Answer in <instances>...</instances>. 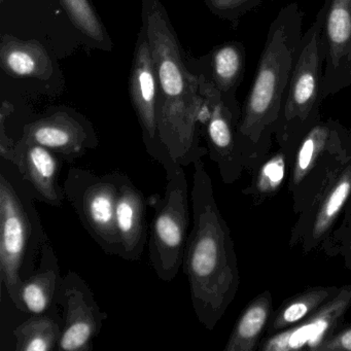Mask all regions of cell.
<instances>
[{"instance_id": "1", "label": "cell", "mask_w": 351, "mask_h": 351, "mask_svg": "<svg viewBox=\"0 0 351 351\" xmlns=\"http://www.w3.org/2000/svg\"><path fill=\"white\" fill-rule=\"evenodd\" d=\"M143 10L159 85V138L174 161L184 167L208 154L200 145L199 124H206L210 116L211 84H207L203 95L200 82L184 65L178 38L159 0H143Z\"/></svg>"}, {"instance_id": "2", "label": "cell", "mask_w": 351, "mask_h": 351, "mask_svg": "<svg viewBox=\"0 0 351 351\" xmlns=\"http://www.w3.org/2000/svg\"><path fill=\"white\" fill-rule=\"evenodd\" d=\"M193 165V227L182 269L197 319L213 330L237 295L239 268L231 231L217 206L210 176L202 159Z\"/></svg>"}, {"instance_id": "3", "label": "cell", "mask_w": 351, "mask_h": 351, "mask_svg": "<svg viewBox=\"0 0 351 351\" xmlns=\"http://www.w3.org/2000/svg\"><path fill=\"white\" fill-rule=\"evenodd\" d=\"M303 20L299 5L291 3L279 11L269 26L237 127L238 145L248 172L271 153L277 121L303 36Z\"/></svg>"}, {"instance_id": "4", "label": "cell", "mask_w": 351, "mask_h": 351, "mask_svg": "<svg viewBox=\"0 0 351 351\" xmlns=\"http://www.w3.org/2000/svg\"><path fill=\"white\" fill-rule=\"evenodd\" d=\"M34 200L19 169L0 158V280L20 311L22 283L36 270V260L49 241Z\"/></svg>"}, {"instance_id": "5", "label": "cell", "mask_w": 351, "mask_h": 351, "mask_svg": "<svg viewBox=\"0 0 351 351\" xmlns=\"http://www.w3.org/2000/svg\"><path fill=\"white\" fill-rule=\"evenodd\" d=\"M326 13V5L324 3L313 23L302 36L275 129V139L287 155L289 166L301 139L322 120L320 106L324 101L322 86L324 67L322 28Z\"/></svg>"}, {"instance_id": "6", "label": "cell", "mask_w": 351, "mask_h": 351, "mask_svg": "<svg viewBox=\"0 0 351 351\" xmlns=\"http://www.w3.org/2000/svg\"><path fill=\"white\" fill-rule=\"evenodd\" d=\"M351 158V131L334 119L320 120L301 139L289 166L293 211L312 204L332 176Z\"/></svg>"}, {"instance_id": "7", "label": "cell", "mask_w": 351, "mask_h": 351, "mask_svg": "<svg viewBox=\"0 0 351 351\" xmlns=\"http://www.w3.org/2000/svg\"><path fill=\"white\" fill-rule=\"evenodd\" d=\"M163 196L149 199L153 207L149 258L162 281L173 280L184 264L190 223L191 193L184 166L173 163L166 168Z\"/></svg>"}, {"instance_id": "8", "label": "cell", "mask_w": 351, "mask_h": 351, "mask_svg": "<svg viewBox=\"0 0 351 351\" xmlns=\"http://www.w3.org/2000/svg\"><path fill=\"white\" fill-rule=\"evenodd\" d=\"M121 171L104 176L71 167L63 182L65 199L79 217L90 237L104 254L120 256L116 227V206L120 192Z\"/></svg>"}, {"instance_id": "9", "label": "cell", "mask_w": 351, "mask_h": 351, "mask_svg": "<svg viewBox=\"0 0 351 351\" xmlns=\"http://www.w3.org/2000/svg\"><path fill=\"white\" fill-rule=\"evenodd\" d=\"M56 303L62 307L63 322L58 350H93L94 339L108 315L98 305L85 279L69 270L61 281Z\"/></svg>"}, {"instance_id": "10", "label": "cell", "mask_w": 351, "mask_h": 351, "mask_svg": "<svg viewBox=\"0 0 351 351\" xmlns=\"http://www.w3.org/2000/svg\"><path fill=\"white\" fill-rule=\"evenodd\" d=\"M351 197V158L332 176L326 188L291 228L289 246L299 247L303 254L320 250L342 219Z\"/></svg>"}, {"instance_id": "11", "label": "cell", "mask_w": 351, "mask_h": 351, "mask_svg": "<svg viewBox=\"0 0 351 351\" xmlns=\"http://www.w3.org/2000/svg\"><path fill=\"white\" fill-rule=\"evenodd\" d=\"M130 94L133 106L138 117L139 124L143 129L145 149L149 155L165 169L176 161L160 141L158 133L159 85L153 53L145 30L139 36L135 49L131 71Z\"/></svg>"}, {"instance_id": "12", "label": "cell", "mask_w": 351, "mask_h": 351, "mask_svg": "<svg viewBox=\"0 0 351 351\" xmlns=\"http://www.w3.org/2000/svg\"><path fill=\"white\" fill-rule=\"evenodd\" d=\"M324 67L322 97L351 87V0H324Z\"/></svg>"}, {"instance_id": "13", "label": "cell", "mask_w": 351, "mask_h": 351, "mask_svg": "<svg viewBox=\"0 0 351 351\" xmlns=\"http://www.w3.org/2000/svg\"><path fill=\"white\" fill-rule=\"evenodd\" d=\"M19 143H38L54 152L64 163L73 164L99 145L91 124L82 117L59 110L24 127Z\"/></svg>"}, {"instance_id": "14", "label": "cell", "mask_w": 351, "mask_h": 351, "mask_svg": "<svg viewBox=\"0 0 351 351\" xmlns=\"http://www.w3.org/2000/svg\"><path fill=\"white\" fill-rule=\"evenodd\" d=\"M351 307V285L340 287L324 306L299 324L262 339L261 351H315L316 347L342 326Z\"/></svg>"}, {"instance_id": "15", "label": "cell", "mask_w": 351, "mask_h": 351, "mask_svg": "<svg viewBox=\"0 0 351 351\" xmlns=\"http://www.w3.org/2000/svg\"><path fill=\"white\" fill-rule=\"evenodd\" d=\"M213 84V83H211ZM240 117L225 106L215 86L210 90V116L206 124L207 151L217 164L221 180L232 184L245 171L244 158L237 139Z\"/></svg>"}, {"instance_id": "16", "label": "cell", "mask_w": 351, "mask_h": 351, "mask_svg": "<svg viewBox=\"0 0 351 351\" xmlns=\"http://www.w3.org/2000/svg\"><path fill=\"white\" fill-rule=\"evenodd\" d=\"M64 162L54 152L38 143H16L14 165L32 189L36 200L53 207L62 206L64 189L59 182Z\"/></svg>"}, {"instance_id": "17", "label": "cell", "mask_w": 351, "mask_h": 351, "mask_svg": "<svg viewBox=\"0 0 351 351\" xmlns=\"http://www.w3.org/2000/svg\"><path fill=\"white\" fill-rule=\"evenodd\" d=\"M145 205L143 192L121 172L116 227L120 239V258L128 262L141 260L147 245Z\"/></svg>"}, {"instance_id": "18", "label": "cell", "mask_w": 351, "mask_h": 351, "mask_svg": "<svg viewBox=\"0 0 351 351\" xmlns=\"http://www.w3.org/2000/svg\"><path fill=\"white\" fill-rule=\"evenodd\" d=\"M62 278L58 258L49 240L43 246L38 268L29 278L24 279L20 289L23 312L36 315L50 310L56 304Z\"/></svg>"}, {"instance_id": "19", "label": "cell", "mask_w": 351, "mask_h": 351, "mask_svg": "<svg viewBox=\"0 0 351 351\" xmlns=\"http://www.w3.org/2000/svg\"><path fill=\"white\" fill-rule=\"evenodd\" d=\"M245 47L240 42H229L215 48L211 54L213 85L219 91L226 106L241 118V108L236 92L245 73Z\"/></svg>"}, {"instance_id": "20", "label": "cell", "mask_w": 351, "mask_h": 351, "mask_svg": "<svg viewBox=\"0 0 351 351\" xmlns=\"http://www.w3.org/2000/svg\"><path fill=\"white\" fill-rule=\"evenodd\" d=\"M273 312L270 291H262L247 304L230 334L223 351H254L258 348Z\"/></svg>"}, {"instance_id": "21", "label": "cell", "mask_w": 351, "mask_h": 351, "mask_svg": "<svg viewBox=\"0 0 351 351\" xmlns=\"http://www.w3.org/2000/svg\"><path fill=\"white\" fill-rule=\"evenodd\" d=\"M1 66L15 77L46 79L52 73V62L42 45L3 38L1 44Z\"/></svg>"}, {"instance_id": "22", "label": "cell", "mask_w": 351, "mask_h": 351, "mask_svg": "<svg viewBox=\"0 0 351 351\" xmlns=\"http://www.w3.org/2000/svg\"><path fill=\"white\" fill-rule=\"evenodd\" d=\"M339 289L340 287L337 285H316L285 300L278 309L273 312L264 337L299 324L330 301Z\"/></svg>"}, {"instance_id": "23", "label": "cell", "mask_w": 351, "mask_h": 351, "mask_svg": "<svg viewBox=\"0 0 351 351\" xmlns=\"http://www.w3.org/2000/svg\"><path fill=\"white\" fill-rule=\"evenodd\" d=\"M58 304L43 314H36L14 330L15 350L53 351L58 349L62 335V313Z\"/></svg>"}, {"instance_id": "24", "label": "cell", "mask_w": 351, "mask_h": 351, "mask_svg": "<svg viewBox=\"0 0 351 351\" xmlns=\"http://www.w3.org/2000/svg\"><path fill=\"white\" fill-rule=\"evenodd\" d=\"M289 172V160L285 152L278 147L270 153L254 170L250 184L242 190V194L252 200L256 206L264 204L278 194Z\"/></svg>"}, {"instance_id": "25", "label": "cell", "mask_w": 351, "mask_h": 351, "mask_svg": "<svg viewBox=\"0 0 351 351\" xmlns=\"http://www.w3.org/2000/svg\"><path fill=\"white\" fill-rule=\"evenodd\" d=\"M73 25L90 40L106 42L104 26L89 0H60Z\"/></svg>"}, {"instance_id": "26", "label": "cell", "mask_w": 351, "mask_h": 351, "mask_svg": "<svg viewBox=\"0 0 351 351\" xmlns=\"http://www.w3.org/2000/svg\"><path fill=\"white\" fill-rule=\"evenodd\" d=\"M319 250L332 258L340 256L344 261L345 267L351 271V197L345 207L342 219Z\"/></svg>"}, {"instance_id": "27", "label": "cell", "mask_w": 351, "mask_h": 351, "mask_svg": "<svg viewBox=\"0 0 351 351\" xmlns=\"http://www.w3.org/2000/svg\"><path fill=\"white\" fill-rule=\"evenodd\" d=\"M263 1L264 0H205L213 13L234 23L258 7Z\"/></svg>"}, {"instance_id": "28", "label": "cell", "mask_w": 351, "mask_h": 351, "mask_svg": "<svg viewBox=\"0 0 351 351\" xmlns=\"http://www.w3.org/2000/svg\"><path fill=\"white\" fill-rule=\"evenodd\" d=\"M315 351H351V324L341 326L322 341Z\"/></svg>"}]
</instances>
